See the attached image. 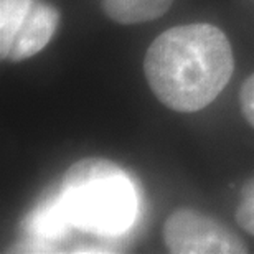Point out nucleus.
<instances>
[{"mask_svg": "<svg viewBox=\"0 0 254 254\" xmlns=\"http://www.w3.org/2000/svg\"><path fill=\"white\" fill-rule=\"evenodd\" d=\"M235 69L231 43L210 23H187L159 35L144 58L152 93L177 113H196L210 106Z\"/></svg>", "mask_w": 254, "mask_h": 254, "instance_id": "1", "label": "nucleus"}, {"mask_svg": "<svg viewBox=\"0 0 254 254\" xmlns=\"http://www.w3.org/2000/svg\"><path fill=\"white\" fill-rule=\"evenodd\" d=\"M60 195L71 223L96 235H119L137 215L134 184L119 165L106 159L88 157L71 165Z\"/></svg>", "mask_w": 254, "mask_h": 254, "instance_id": "2", "label": "nucleus"}, {"mask_svg": "<svg viewBox=\"0 0 254 254\" xmlns=\"http://www.w3.org/2000/svg\"><path fill=\"white\" fill-rule=\"evenodd\" d=\"M164 241L174 254H243L246 245L236 233L191 208H179L167 218Z\"/></svg>", "mask_w": 254, "mask_h": 254, "instance_id": "3", "label": "nucleus"}, {"mask_svg": "<svg viewBox=\"0 0 254 254\" xmlns=\"http://www.w3.org/2000/svg\"><path fill=\"white\" fill-rule=\"evenodd\" d=\"M60 23V12L53 5L35 2L25 15L22 25L10 43L7 58L8 62H23L35 57L50 43Z\"/></svg>", "mask_w": 254, "mask_h": 254, "instance_id": "4", "label": "nucleus"}, {"mask_svg": "<svg viewBox=\"0 0 254 254\" xmlns=\"http://www.w3.org/2000/svg\"><path fill=\"white\" fill-rule=\"evenodd\" d=\"M174 0H101L103 12L123 25L145 23L160 18Z\"/></svg>", "mask_w": 254, "mask_h": 254, "instance_id": "5", "label": "nucleus"}, {"mask_svg": "<svg viewBox=\"0 0 254 254\" xmlns=\"http://www.w3.org/2000/svg\"><path fill=\"white\" fill-rule=\"evenodd\" d=\"M68 223H71V220L68 211H66L62 195L55 198V200L45 203L43 206H40L28 218L30 231L35 233L37 236H43V238L60 236L64 231Z\"/></svg>", "mask_w": 254, "mask_h": 254, "instance_id": "6", "label": "nucleus"}, {"mask_svg": "<svg viewBox=\"0 0 254 254\" xmlns=\"http://www.w3.org/2000/svg\"><path fill=\"white\" fill-rule=\"evenodd\" d=\"M35 0H0V57L7 58L10 43Z\"/></svg>", "mask_w": 254, "mask_h": 254, "instance_id": "7", "label": "nucleus"}, {"mask_svg": "<svg viewBox=\"0 0 254 254\" xmlns=\"http://www.w3.org/2000/svg\"><path fill=\"white\" fill-rule=\"evenodd\" d=\"M236 221L243 230L254 235V180L243 189L236 210Z\"/></svg>", "mask_w": 254, "mask_h": 254, "instance_id": "8", "label": "nucleus"}, {"mask_svg": "<svg viewBox=\"0 0 254 254\" xmlns=\"http://www.w3.org/2000/svg\"><path fill=\"white\" fill-rule=\"evenodd\" d=\"M240 101H241V111L245 119L254 127V73L246 79V83L243 84L241 93H240Z\"/></svg>", "mask_w": 254, "mask_h": 254, "instance_id": "9", "label": "nucleus"}]
</instances>
